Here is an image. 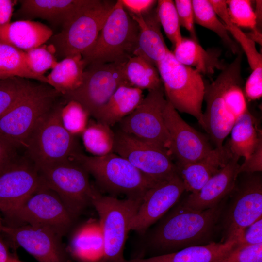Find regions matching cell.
<instances>
[{
  "label": "cell",
  "instance_id": "8",
  "mask_svg": "<svg viewBox=\"0 0 262 262\" xmlns=\"http://www.w3.org/2000/svg\"><path fill=\"white\" fill-rule=\"evenodd\" d=\"M77 218L59 196L42 182L5 219L6 226L44 227L63 237L71 229Z\"/></svg>",
  "mask_w": 262,
  "mask_h": 262
},
{
  "label": "cell",
  "instance_id": "28",
  "mask_svg": "<svg viewBox=\"0 0 262 262\" xmlns=\"http://www.w3.org/2000/svg\"><path fill=\"white\" fill-rule=\"evenodd\" d=\"M144 98L143 90L122 85L113 93L94 119L111 127L132 113Z\"/></svg>",
  "mask_w": 262,
  "mask_h": 262
},
{
  "label": "cell",
  "instance_id": "49",
  "mask_svg": "<svg viewBox=\"0 0 262 262\" xmlns=\"http://www.w3.org/2000/svg\"><path fill=\"white\" fill-rule=\"evenodd\" d=\"M9 77H11V76L6 73H4L0 72V80L4 79L6 78H8Z\"/></svg>",
  "mask_w": 262,
  "mask_h": 262
},
{
  "label": "cell",
  "instance_id": "47",
  "mask_svg": "<svg viewBox=\"0 0 262 262\" xmlns=\"http://www.w3.org/2000/svg\"><path fill=\"white\" fill-rule=\"evenodd\" d=\"M16 149L0 137V168L16 156Z\"/></svg>",
  "mask_w": 262,
  "mask_h": 262
},
{
  "label": "cell",
  "instance_id": "38",
  "mask_svg": "<svg viewBox=\"0 0 262 262\" xmlns=\"http://www.w3.org/2000/svg\"><path fill=\"white\" fill-rule=\"evenodd\" d=\"M223 23L244 50L251 72L262 74V55L257 49L255 42L241 28L234 25L230 18Z\"/></svg>",
  "mask_w": 262,
  "mask_h": 262
},
{
  "label": "cell",
  "instance_id": "23",
  "mask_svg": "<svg viewBox=\"0 0 262 262\" xmlns=\"http://www.w3.org/2000/svg\"><path fill=\"white\" fill-rule=\"evenodd\" d=\"M139 28L137 47L134 55L141 56L155 66L168 49L161 31L156 7L143 15L129 14Z\"/></svg>",
  "mask_w": 262,
  "mask_h": 262
},
{
  "label": "cell",
  "instance_id": "17",
  "mask_svg": "<svg viewBox=\"0 0 262 262\" xmlns=\"http://www.w3.org/2000/svg\"><path fill=\"white\" fill-rule=\"evenodd\" d=\"M42 184L37 168L17 156L0 168V211L7 217Z\"/></svg>",
  "mask_w": 262,
  "mask_h": 262
},
{
  "label": "cell",
  "instance_id": "31",
  "mask_svg": "<svg viewBox=\"0 0 262 262\" xmlns=\"http://www.w3.org/2000/svg\"><path fill=\"white\" fill-rule=\"evenodd\" d=\"M124 71L128 82L132 87L148 91L163 87L157 67L141 56L134 55L129 58Z\"/></svg>",
  "mask_w": 262,
  "mask_h": 262
},
{
  "label": "cell",
  "instance_id": "29",
  "mask_svg": "<svg viewBox=\"0 0 262 262\" xmlns=\"http://www.w3.org/2000/svg\"><path fill=\"white\" fill-rule=\"evenodd\" d=\"M256 118L248 108L235 121L228 140L233 156L248 157L262 141V132L257 127Z\"/></svg>",
  "mask_w": 262,
  "mask_h": 262
},
{
  "label": "cell",
  "instance_id": "10",
  "mask_svg": "<svg viewBox=\"0 0 262 262\" xmlns=\"http://www.w3.org/2000/svg\"><path fill=\"white\" fill-rule=\"evenodd\" d=\"M116 1L101 0L84 10L48 40L57 59L82 55L95 43Z\"/></svg>",
  "mask_w": 262,
  "mask_h": 262
},
{
  "label": "cell",
  "instance_id": "7",
  "mask_svg": "<svg viewBox=\"0 0 262 262\" xmlns=\"http://www.w3.org/2000/svg\"><path fill=\"white\" fill-rule=\"evenodd\" d=\"M156 67L166 99L177 111L195 117L202 127L205 84L202 75L180 63L169 49Z\"/></svg>",
  "mask_w": 262,
  "mask_h": 262
},
{
  "label": "cell",
  "instance_id": "15",
  "mask_svg": "<svg viewBox=\"0 0 262 262\" xmlns=\"http://www.w3.org/2000/svg\"><path fill=\"white\" fill-rule=\"evenodd\" d=\"M115 132L113 152L127 160L145 175L158 181L179 173L170 152L120 130Z\"/></svg>",
  "mask_w": 262,
  "mask_h": 262
},
{
  "label": "cell",
  "instance_id": "6",
  "mask_svg": "<svg viewBox=\"0 0 262 262\" xmlns=\"http://www.w3.org/2000/svg\"><path fill=\"white\" fill-rule=\"evenodd\" d=\"M65 103H57L37 124L24 149L36 168L67 160H75L82 153L76 136L63 126L60 112Z\"/></svg>",
  "mask_w": 262,
  "mask_h": 262
},
{
  "label": "cell",
  "instance_id": "46",
  "mask_svg": "<svg viewBox=\"0 0 262 262\" xmlns=\"http://www.w3.org/2000/svg\"><path fill=\"white\" fill-rule=\"evenodd\" d=\"M18 1L0 0V27L10 23L14 7Z\"/></svg>",
  "mask_w": 262,
  "mask_h": 262
},
{
  "label": "cell",
  "instance_id": "20",
  "mask_svg": "<svg viewBox=\"0 0 262 262\" xmlns=\"http://www.w3.org/2000/svg\"><path fill=\"white\" fill-rule=\"evenodd\" d=\"M99 0H22L15 13L19 20H46L62 28Z\"/></svg>",
  "mask_w": 262,
  "mask_h": 262
},
{
  "label": "cell",
  "instance_id": "40",
  "mask_svg": "<svg viewBox=\"0 0 262 262\" xmlns=\"http://www.w3.org/2000/svg\"><path fill=\"white\" fill-rule=\"evenodd\" d=\"M24 52L26 63L30 70L43 78L46 79L44 73L52 69L58 62L53 51L45 44Z\"/></svg>",
  "mask_w": 262,
  "mask_h": 262
},
{
  "label": "cell",
  "instance_id": "42",
  "mask_svg": "<svg viewBox=\"0 0 262 262\" xmlns=\"http://www.w3.org/2000/svg\"><path fill=\"white\" fill-rule=\"evenodd\" d=\"M174 1L180 26L184 27L189 32L191 38L198 41L195 27L192 0H175Z\"/></svg>",
  "mask_w": 262,
  "mask_h": 262
},
{
  "label": "cell",
  "instance_id": "43",
  "mask_svg": "<svg viewBox=\"0 0 262 262\" xmlns=\"http://www.w3.org/2000/svg\"><path fill=\"white\" fill-rule=\"evenodd\" d=\"M262 243V217L246 228L237 239L236 245L250 246Z\"/></svg>",
  "mask_w": 262,
  "mask_h": 262
},
{
  "label": "cell",
  "instance_id": "12",
  "mask_svg": "<svg viewBox=\"0 0 262 262\" xmlns=\"http://www.w3.org/2000/svg\"><path fill=\"white\" fill-rule=\"evenodd\" d=\"M126 62L88 65L80 86L61 97L65 102H79L94 118L118 87L131 86L125 74Z\"/></svg>",
  "mask_w": 262,
  "mask_h": 262
},
{
  "label": "cell",
  "instance_id": "9",
  "mask_svg": "<svg viewBox=\"0 0 262 262\" xmlns=\"http://www.w3.org/2000/svg\"><path fill=\"white\" fill-rule=\"evenodd\" d=\"M143 199L103 196L97 191L91 205L99 217L104 262H124L123 252L131 221Z\"/></svg>",
  "mask_w": 262,
  "mask_h": 262
},
{
  "label": "cell",
  "instance_id": "39",
  "mask_svg": "<svg viewBox=\"0 0 262 262\" xmlns=\"http://www.w3.org/2000/svg\"><path fill=\"white\" fill-rule=\"evenodd\" d=\"M226 3L229 18L234 25L253 32H259L256 15L250 0H228Z\"/></svg>",
  "mask_w": 262,
  "mask_h": 262
},
{
  "label": "cell",
  "instance_id": "34",
  "mask_svg": "<svg viewBox=\"0 0 262 262\" xmlns=\"http://www.w3.org/2000/svg\"><path fill=\"white\" fill-rule=\"evenodd\" d=\"M0 72L11 76L39 81L47 83V79L33 73L28 67L25 52L0 40Z\"/></svg>",
  "mask_w": 262,
  "mask_h": 262
},
{
  "label": "cell",
  "instance_id": "1",
  "mask_svg": "<svg viewBox=\"0 0 262 262\" xmlns=\"http://www.w3.org/2000/svg\"><path fill=\"white\" fill-rule=\"evenodd\" d=\"M224 201L202 211L193 209L181 203L177 205L152 230L146 240V245L159 255L213 242L211 240L221 214Z\"/></svg>",
  "mask_w": 262,
  "mask_h": 262
},
{
  "label": "cell",
  "instance_id": "44",
  "mask_svg": "<svg viewBox=\"0 0 262 262\" xmlns=\"http://www.w3.org/2000/svg\"><path fill=\"white\" fill-rule=\"evenodd\" d=\"M262 171V141L255 151L239 165V174L242 173H258Z\"/></svg>",
  "mask_w": 262,
  "mask_h": 262
},
{
  "label": "cell",
  "instance_id": "2",
  "mask_svg": "<svg viewBox=\"0 0 262 262\" xmlns=\"http://www.w3.org/2000/svg\"><path fill=\"white\" fill-rule=\"evenodd\" d=\"M242 55L221 70L209 84H205L202 128L215 145L220 147L230 133L235 121L247 109L242 88Z\"/></svg>",
  "mask_w": 262,
  "mask_h": 262
},
{
  "label": "cell",
  "instance_id": "21",
  "mask_svg": "<svg viewBox=\"0 0 262 262\" xmlns=\"http://www.w3.org/2000/svg\"><path fill=\"white\" fill-rule=\"evenodd\" d=\"M239 158L233 156L228 163L213 175L198 192L191 193L181 202L196 210L214 207L231 194L239 175Z\"/></svg>",
  "mask_w": 262,
  "mask_h": 262
},
{
  "label": "cell",
  "instance_id": "22",
  "mask_svg": "<svg viewBox=\"0 0 262 262\" xmlns=\"http://www.w3.org/2000/svg\"><path fill=\"white\" fill-rule=\"evenodd\" d=\"M233 156L228 141L221 147L212 149L201 160L178 167L185 191L192 194L198 192Z\"/></svg>",
  "mask_w": 262,
  "mask_h": 262
},
{
  "label": "cell",
  "instance_id": "30",
  "mask_svg": "<svg viewBox=\"0 0 262 262\" xmlns=\"http://www.w3.org/2000/svg\"><path fill=\"white\" fill-rule=\"evenodd\" d=\"M85 67L81 54L66 57L58 62L46 76L47 84L63 96L80 86Z\"/></svg>",
  "mask_w": 262,
  "mask_h": 262
},
{
  "label": "cell",
  "instance_id": "33",
  "mask_svg": "<svg viewBox=\"0 0 262 262\" xmlns=\"http://www.w3.org/2000/svg\"><path fill=\"white\" fill-rule=\"evenodd\" d=\"M195 23L215 33L234 54L239 53L236 43L229 35L209 0H193Z\"/></svg>",
  "mask_w": 262,
  "mask_h": 262
},
{
  "label": "cell",
  "instance_id": "3",
  "mask_svg": "<svg viewBox=\"0 0 262 262\" xmlns=\"http://www.w3.org/2000/svg\"><path fill=\"white\" fill-rule=\"evenodd\" d=\"M75 160L111 196L123 195L127 198L143 199L146 192L160 182L145 175L127 160L114 152L100 157L81 153Z\"/></svg>",
  "mask_w": 262,
  "mask_h": 262
},
{
  "label": "cell",
  "instance_id": "25",
  "mask_svg": "<svg viewBox=\"0 0 262 262\" xmlns=\"http://www.w3.org/2000/svg\"><path fill=\"white\" fill-rule=\"evenodd\" d=\"M237 238L224 242H212L203 245L188 246L180 250L150 257L135 258L124 262H215L230 251Z\"/></svg>",
  "mask_w": 262,
  "mask_h": 262
},
{
  "label": "cell",
  "instance_id": "5",
  "mask_svg": "<svg viewBox=\"0 0 262 262\" xmlns=\"http://www.w3.org/2000/svg\"><path fill=\"white\" fill-rule=\"evenodd\" d=\"M139 28L123 7L116 3L95 43L82 55L86 66L92 63H124L134 56Z\"/></svg>",
  "mask_w": 262,
  "mask_h": 262
},
{
  "label": "cell",
  "instance_id": "35",
  "mask_svg": "<svg viewBox=\"0 0 262 262\" xmlns=\"http://www.w3.org/2000/svg\"><path fill=\"white\" fill-rule=\"evenodd\" d=\"M156 10L161 26L174 48L180 42L183 37L174 1L157 0Z\"/></svg>",
  "mask_w": 262,
  "mask_h": 262
},
{
  "label": "cell",
  "instance_id": "45",
  "mask_svg": "<svg viewBox=\"0 0 262 262\" xmlns=\"http://www.w3.org/2000/svg\"><path fill=\"white\" fill-rule=\"evenodd\" d=\"M122 5L130 15H143L154 8L157 0H121Z\"/></svg>",
  "mask_w": 262,
  "mask_h": 262
},
{
  "label": "cell",
  "instance_id": "41",
  "mask_svg": "<svg viewBox=\"0 0 262 262\" xmlns=\"http://www.w3.org/2000/svg\"><path fill=\"white\" fill-rule=\"evenodd\" d=\"M215 262H262V243L250 246L236 245Z\"/></svg>",
  "mask_w": 262,
  "mask_h": 262
},
{
  "label": "cell",
  "instance_id": "19",
  "mask_svg": "<svg viewBox=\"0 0 262 262\" xmlns=\"http://www.w3.org/2000/svg\"><path fill=\"white\" fill-rule=\"evenodd\" d=\"M184 191L185 187L179 174L157 183L144 196L131 221L130 230L144 234L151 225L177 204Z\"/></svg>",
  "mask_w": 262,
  "mask_h": 262
},
{
  "label": "cell",
  "instance_id": "50",
  "mask_svg": "<svg viewBox=\"0 0 262 262\" xmlns=\"http://www.w3.org/2000/svg\"><path fill=\"white\" fill-rule=\"evenodd\" d=\"M4 226V225L3 224V221L0 214V232H2Z\"/></svg>",
  "mask_w": 262,
  "mask_h": 262
},
{
  "label": "cell",
  "instance_id": "37",
  "mask_svg": "<svg viewBox=\"0 0 262 262\" xmlns=\"http://www.w3.org/2000/svg\"><path fill=\"white\" fill-rule=\"evenodd\" d=\"M29 80L11 76L0 80V118L29 88Z\"/></svg>",
  "mask_w": 262,
  "mask_h": 262
},
{
  "label": "cell",
  "instance_id": "36",
  "mask_svg": "<svg viewBox=\"0 0 262 262\" xmlns=\"http://www.w3.org/2000/svg\"><path fill=\"white\" fill-rule=\"evenodd\" d=\"M90 115L83 106L75 100L65 102L60 112L62 123L71 135H82L86 128Z\"/></svg>",
  "mask_w": 262,
  "mask_h": 262
},
{
  "label": "cell",
  "instance_id": "16",
  "mask_svg": "<svg viewBox=\"0 0 262 262\" xmlns=\"http://www.w3.org/2000/svg\"><path fill=\"white\" fill-rule=\"evenodd\" d=\"M2 232L13 246L21 247L38 262H74L62 237L47 228L29 224L4 225Z\"/></svg>",
  "mask_w": 262,
  "mask_h": 262
},
{
  "label": "cell",
  "instance_id": "4",
  "mask_svg": "<svg viewBox=\"0 0 262 262\" xmlns=\"http://www.w3.org/2000/svg\"><path fill=\"white\" fill-rule=\"evenodd\" d=\"M59 97L61 94L48 84L33 83L0 118V137L16 149L24 148L37 124Z\"/></svg>",
  "mask_w": 262,
  "mask_h": 262
},
{
  "label": "cell",
  "instance_id": "11",
  "mask_svg": "<svg viewBox=\"0 0 262 262\" xmlns=\"http://www.w3.org/2000/svg\"><path fill=\"white\" fill-rule=\"evenodd\" d=\"M42 182L56 193L77 218L91 204L97 191L87 171L76 160H67L37 168Z\"/></svg>",
  "mask_w": 262,
  "mask_h": 262
},
{
  "label": "cell",
  "instance_id": "18",
  "mask_svg": "<svg viewBox=\"0 0 262 262\" xmlns=\"http://www.w3.org/2000/svg\"><path fill=\"white\" fill-rule=\"evenodd\" d=\"M163 115L178 167L201 160L213 149L206 136L187 124L167 100Z\"/></svg>",
  "mask_w": 262,
  "mask_h": 262
},
{
  "label": "cell",
  "instance_id": "32",
  "mask_svg": "<svg viewBox=\"0 0 262 262\" xmlns=\"http://www.w3.org/2000/svg\"><path fill=\"white\" fill-rule=\"evenodd\" d=\"M86 150L93 156H103L113 152L115 132L109 126L89 119L82 134Z\"/></svg>",
  "mask_w": 262,
  "mask_h": 262
},
{
  "label": "cell",
  "instance_id": "24",
  "mask_svg": "<svg viewBox=\"0 0 262 262\" xmlns=\"http://www.w3.org/2000/svg\"><path fill=\"white\" fill-rule=\"evenodd\" d=\"M73 260L99 262L103 259V236L99 222L88 220L72 233L66 246Z\"/></svg>",
  "mask_w": 262,
  "mask_h": 262
},
{
  "label": "cell",
  "instance_id": "26",
  "mask_svg": "<svg viewBox=\"0 0 262 262\" xmlns=\"http://www.w3.org/2000/svg\"><path fill=\"white\" fill-rule=\"evenodd\" d=\"M52 30L42 23L18 20L0 27V40L26 51L47 42Z\"/></svg>",
  "mask_w": 262,
  "mask_h": 262
},
{
  "label": "cell",
  "instance_id": "13",
  "mask_svg": "<svg viewBox=\"0 0 262 262\" xmlns=\"http://www.w3.org/2000/svg\"><path fill=\"white\" fill-rule=\"evenodd\" d=\"M166 103L163 86L148 91L138 106L118 123L119 129L170 152V137L163 115Z\"/></svg>",
  "mask_w": 262,
  "mask_h": 262
},
{
  "label": "cell",
  "instance_id": "48",
  "mask_svg": "<svg viewBox=\"0 0 262 262\" xmlns=\"http://www.w3.org/2000/svg\"><path fill=\"white\" fill-rule=\"evenodd\" d=\"M0 262H24L17 255L11 252L6 242L0 236Z\"/></svg>",
  "mask_w": 262,
  "mask_h": 262
},
{
  "label": "cell",
  "instance_id": "14",
  "mask_svg": "<svg viewBox=\"0 0 262 262\" xmlns=\"http://www.w3.org/2000/svg\"><path fill=\"white\" fill-rule=\"evenodd\" d=\"M238 175L231 194L232 201L224 220L223 242L237 238L243 230L262 215V179L260 172Z\"/></svg>",
  "mask_w": 262,
  "mask_h": 262
},
{
  "label": "cell",
  "instance_id": "27",
  "mask_svg": "<svg viewBox=\"0 0 262 262\" xmlns=\"http://www.w3.org/2000/svg\"><path fill=\"white\" fill-rule=\"evenodd\" d=\"M172 53L180 63L201 75H212L216 70H222L226 66L219 59L217 51L205 50L198 41L191 37H182Z\"/></svg>",
  "mask_w": 262,
  "mask_h": 262
}]
</instances>
